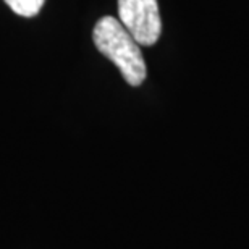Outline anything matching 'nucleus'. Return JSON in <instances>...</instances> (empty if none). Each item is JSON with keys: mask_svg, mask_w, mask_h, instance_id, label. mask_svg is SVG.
<instances>
[{"mask_svg": "<svg viewBox=\"0 0 249 249\" xmlns=\"http://www.w3.org/2000/svg\"><path fill=\"white\" fill-rule=\"evenodd\" d=\"M92 39L97 51L117 65L129 86H139L146 79V62L139 44L117 18L104 17L99 19L94 26Z\"/></svg>", "mask_w": 249, "mask_h": 249, "instance_id": "nucleus-1", "label": "nucleus"}, {"mask_svg": "<svg viewBox=\"0 0 249 249\" xmlns=\"http://www.w3.org/2000/svg\"><path fill=\"white\" fill-rule=\"evenodd\" d=\"M118 17L139 46H154L162 33L157 0H118Z\"/></svg>", "mask_w": 249, "mask_h": 249, "instance_id": "nucleus-2", "label": "nucleus"}, {"mask_svg": "<svg viewBox=\"0 0 249 249\" xmlns=\"http://www.w3.org/2000/svg\"><path fill=\"white\" fill-rule=\"evenodd\" d=\"M46 0H5V3L13 10V13L19 17L33 18L41 12Z\"/></svg>", "mask_w": 249, "mask_h": 249, "instance_id": "nucleus-3", "label": "nucleus"}]
</instances>
